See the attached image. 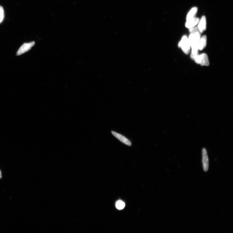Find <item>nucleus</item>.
Wrapping results in <instances>:
<instances>
[{
    "label": "nucleus",
    "instance_id": "nucleus-1",
    "mask_svg": "<svg viewBox=\"0 0 233 233\" xmlns=\"http://www.w3.org/2000/svg\"><path fill=\"white\" fill-rule=\"evenodd\" d=\"M200 33L197 32L195 33H191L189 39L192 48L191 54H196L199 50V44L200 39Z\"/></svg>",
    "mask_w": 233,
    "mask_h": 233
},
{
    "label": "nucleus",
    "instance_id": "nucleus-2",
    "mask_svg": "<svg viewBox=\"0 0 233 233\" xmlns=\"http://www.w3.org/2000/svg\"><path fill=\"white\" fill-rule=\"evenodd\" d=\"M178 46L181 48L183 52L187 55L190 53V44L187 36H184L178 44Z\"/></svg>",
    "mask_w": 233,
    "mask_h": 233
},
{
    "label": "nucleus",
    "instance_id": "nucleus-3",
    "mask_svg": "<svg viewBox=\"0 0 233 233\" xmlns=\"http://www.w3.org/2000/svg\"><path fill=\"white\" fill-rule=\"evenodd\" d=\"M194 60L197 63L202 66H208L209 65L208 56L205 53L199 55Z\"/></svg>",
    "mask_w": 233,
    "mask_h": 233
},
{
    "label": "nucleus",
    "instance_id": "nucleus-4",
    "mask_svg": "<svg viewBox=\"0 0 233 233\" xmlns=\"http://www.w3.org/2000/svg\"><path fill=\"white\" fill-rule=\"evenodd\" d=\"M35 42L34 41L29 43H24L18 50L16 53V55L20 56L22 54L29 51L31 49V48L35 45Z\"/></svg>",
    "mask_w": 233,
    "mask_h": 233
},
{
    "label": "nucleus",
    "instance_id": "nucleus-5",
    "mask_svg": "<svg viewBox=\"0 0 233 233\" xmlns=\"http://www.w3.org/2000/svg\"><path fill=\"white\" fill-rule=\"evenodd\" d=\"M202 162L203 170L207 172L208 171L209 167V160L207 155V150L203 148L202 151Z\"/></svg>",
    "mask_w": 233,
    "mask_h": 233
},
{
    "label": "nucleus",
    "instance_id": "nucleus-6",
    "mask_svg": "<svg viewBox=\"0 0 233 233\" xmlns=\"http://www.w3.org/2000/svg\"><path fill=\"white\" fill-rule=\"evenodd\" d=\"M111 133L116 138L118 139L119 141L124 143V144L128 146L132 145L131 143L125 137L114 131H112Z\"/></svg>",
    "mask_w": 233,
    "mask_h": 233
},
{
    "label": "nucleus",
    "instance_id": "nucleus-7",
    "mask_svg": "<svg viewBox=\"0 0 233 233\" xmlns=\"http://www.w3.org/2000/svg\"><path fill=\"white\" fill-rule=\"evenodd\" d=\"M200 19L198 18L194 17L187 21L185 26L189 29L194 27L199 23Z\"/></svg>",
    "mask_w": 233,
    "mask_h": 233
},
{
    "label": "nucleus",
    "instance_id": "nucleus-8",
    "mask_svg": "<svg viewBox=\"0 0 233 233\" xmlns=\"http://www.w3.org/2000/svg\"><path fill=\"white\" fill-rule=\"evenodd\" d=\"M199 23L198 28L200 33H202L206 29V19L205 16H203L201 18Z\"/></svg>",
    "mask_w": 233,
    "mask_h": 233
},
{
    "label": "nucleus",
    "instance_id": "nucleus-9",
    "mask_svg": "<svg viewBox=\"0 0 233 233\" xmlns=\"http://www.w3.org/2000/svg\"><path fill=\"white\" fill-rule=\"evenodd\" d=\"M207 43V38L205 35L200 38L199 47V50H202L206 47Z\"/></svg>",
    "mask_w": 233,
    "mask_h": 233
},
{
    "label": "nucleus",
    "instance_id": "nucleus-10",
    "mask_svg": "<svg viewBox=\"0 0 233 233\" xmlns=\"http://www.w3.org/2000/svg\"><path fill=\"white\" fill-rule=\"evenodd\" d=\"M198 9L197 7H194L191 9L187 15V20H189L195 16L197 11Z\"/></svg>",
    "mask_w": 233,
    "mask_h": 233
},
{
    "label": "nucleus",
    "instance_id": "nucleus-11",
    "mask_svg": "<svg viewBox=\"0 0 233 233\" xmlns=\"http://www.w3.org/2000/svg\"><path fill=\"white\" fill-rule=\"evenodd\" d=\"M116 207L118 209L122 210L125 207V204L122 200H119L116 202Z\"/></svg>",
    "mask_w": 233,
    "mask_h": 233
},
{
    "label": "nucleus",
    "instance_id": "nucleus-12",
    "mask_svg": "<svg viewBox=\"0 0 233 233\" xmlns=\"http://www.w3.org/2000/svg\"><path fill=\"white\" fill-rule=\"evenodd\" d=\"M4 8L0 6V23L1 22L4 18Z\"/></svg>",
    "mask_w": 233,
    "mask_h": 233
},
{
    "label": "nucleus",
    "instance_id": "nucleus-13",
    "mask_svg": "<svg viewBox=\"0 0 233 233\" xmlns=\"http://www.w3.org/2000/svg\"><path fill=\"white\" fill-rule=\"evenodd\" d=\"M190 31L191 33H195L197 32L200 33V31H199V29L197 27H193V28L190 29Z\"/></svg>",
    "mask_w": 233,
    "mask_h": 233
},
{
    "label": "nucleus",
    "instance_id": "nucleus-14",
    "mask_svg": "<svg viewBox=\"0 0 233 233\" xmlns=\"http://www.w3.org/2000/svg\"><path fill=\"white\" fill-rule=\"evenodd\" d=\"M199 55L198 53H197L196 54H191V58H192L193 60H195L196 58V57L198 55Z\"/></svg>",
    "mask_w": 233,
    "mask_h": 233
},
{
    "label": "nucleus",
    "instance_id": "nucleus-15",
    "mask_svg": "<svg viewBox=\"0 0 233 233\" xmlns=\"http://www.w3.org/2000/svg\"><path fill=\"white\" fill-rule=\"evenodd\" d=\"M2 177V175L1 174V170H0V179H1Z\"/></svg>",
    "mask_w": 233,
    "mask_h": 233
}]
</instances>
